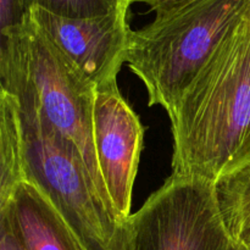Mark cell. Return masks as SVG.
<instances>
[{
    "instance_id": "1",
    "label": "cell",
    "mask_w": 250,
    "mask_h": 250,
    "mask_svg": "<svg viewBox=\"0 0 250 250\" xmlns=\"http://www.w3.org/2000/svg\"><path fill=\"white\" fill-rule=\"evenodd\" d=\"M168 119L172 175L214 182L250 158V0Z\"/></svg>"
},
{
    "instance_id": "2",
    "label": "cell",
    "mask_w": 250,
    "mask_h": 250,
    "mask_svg": "<svg viewBox=\"0 0 250 250\" xmlns=\"http://www.w3.org/2000/svg\"><path fill=\"white\" fill-rule=\"evenodd\" d=\"M0 36L1 89L77 146L100 195L114 211L95 154L93 111L97 87L27 14L21 24L0 32Z\"/></svg>"
},
{
    "instance_id": "3",
    "label": "cell",
    "mask_w": 250,
    "mask_h": 250,
    "mask_svg": "<svg viewBox=\"0 0 250 250\" xmlns=\"http://www.w3.org/2000/svg\"><path fill=\"white\" fill-rule=\"evenodd\" d=\"M248 4L187 0L133 31L126 62L146 87L150 106L172 111Z\"/></svg>"
},
{
    "instance_id": "4",
    "label": "cell",
    "mask_w": 250,
    "mask_h": 250,
    "mask_svg": "<svg viewBox=\"0 0 250 250\" xmlns=\"http://www.w3.org/2000/svg\"><path fill=\"white\" fill-rule=\"evenodd\" d=\"M128 250H229L214 182L171 175L126 224Z\"/></svg>"
},
{
    "instance_id": "5",
    "label": "cell",
    "mask_w": 250,
    "mask_h": 250,
    "mask_svg": "<svg viewBox=\"0 0 250 250\" xmlns=\"http://www.w3.org/2000/svg\"><path fill=\"white\" fill-rule=\"evenodd\" d=\"M129 6L127 2L111 14L88 19H68L38 7L26 14L95 87H102L117 82L126 62L133 33Z\"/></svg>"
},
{
    "instance_id": "6",
    "label": "cell",
    "mask_w": 250,
    "mask_h": 250,
    "mask_svg": "<svg viewBox=\"0 0 250 250\" xmlns=\"http://www.w3.org/2000/svg\"><path fill=\"white\" fill-rule=\"evenodd\" d=\"M93 134L103 183L117 219L126 229L143 150L144 127L117 82L97 87Z\"/></svg>"
},
{
    "instance_id": "7",
    "label": "cell",
    "mask_w": 250,
    "mask_h": 250,
    "mask_svg": "<svg viewBox=\"0 0 250 250\" xmlns=\"http://www.w3.org/2000/svg\"><path fill=\"white\" fill-rule=\"evenodd\" d=\"M0 217L9 222L26 250H89L60 210L28 180L0 208Z\"/></svg>"
},
{
    "instance_id": "8",
    "label": "cell",
    "mask_w": 250,
    "mask_h": 250,
    "mask_svg": "<svg viewBox=\"0 0 250 250\" xmlns=\"http://www.w3.org/2000/svg\"><path fill=\"white\" fill-rule=\"evenodd\" d=\"M214 195L232 241L250 250V158L214 181Z\"/></svg>"
},
{
    "instance_id": "9",
    "label": "cell",
    "mask_w": 250,
    "mask_h": 250,
    "mask_svg": "<svg viewBox=\"0 0 250 250\" xmlns=\"http://www.w3.org/2000/svg\"><path fill=\"white\" fill-rule=\"evenodd\" d=\"M24 141L19 106L10 93L0 94V208L24 181Z\"/></svg>"
},
{
    "instance_id": "10",
    "label": "cell",
    "mask_w": 250,
    "mask_h": 250,
    "mask_svg": "<svg viewBox=\"0 0 250 250\" xmlns=\"http://www.w3.org/2000/svg\"><path fill=\"white\" fill-rule=\"evenodd\" d=\"M26 14L33 7L68 19H88L114 12L127 0H19ZM129 4V2H128Z\"/></svg>"
},
{
    "instance_id": "11",
    "label": "cell",
    "mask_w": 250,
    "mask_h": 250,
    "mask_svg": "<svg viewBox=\"0 0 250 250\" xmlns=\"http://www.w3.org/2000/svg\"><path fill=\"white\" fill-rule=\"evenodd\" d=\"M24 16L19 0H0V32L21 24Z\"/></svg>"
},
{
    "instance_id": "12",
    "label": "cell",
    "mask_w": 250,
    "mask_h": 250,
    "mask_svg": "<svg viewBox=\"0 0 250 250\" xmlns=\"http://www.w3.org/2000/svg\"><path fill=\"white\" fill-rule=\"evenodd\" d=\"M0 250H26L9 222L0 217Z\"/></svg>"
},
{
    "instance_id": "13",
    "label": "cell",
    "mask_w": 250,
    "mask_h": 250,
    "mask_svg": "<svg viewBox=\"0 0 250 250\" xmlns=\"http://www.w3.org/2000/svg\"><path fill=\"white\" fill-rule=\"evenodd\" d=\"M183 1H187V0H134L133 2H143V4L148 5L151 11L156 14V12L171 9Z\"/></svg>"
},
{
    "instance_id": "14",
    "label": "cell",
    "mask_w": 250,
    "mask_h": 250,
    "mask_svg": "<svg viewBox=\"0 0 250 250\" xmlns=\"http://www.w3.org/2000/svg\"><path fill=\"white\" fill-rule=\"evenodd\" d=\"M229 250H249V249H247L246 247L241 246V244L236 243V242H232V244H231V246H229Z\"/></svg>"
},
{
    "instance_id": "15",
    "label": "cell",
    "mask_w": 250,
    "mask_h": 250,
    "mask_svg": "<svg viewBox=\"0 0 250 250\" xmlns=\"http://www.w3.org/2000/svg\"><path fill=\"white\" fill-rule=\"evenodd\" d=\"M127 1H128L129 4H133V1H134V0H127Z\"/></svg>"
}]
</instances>
